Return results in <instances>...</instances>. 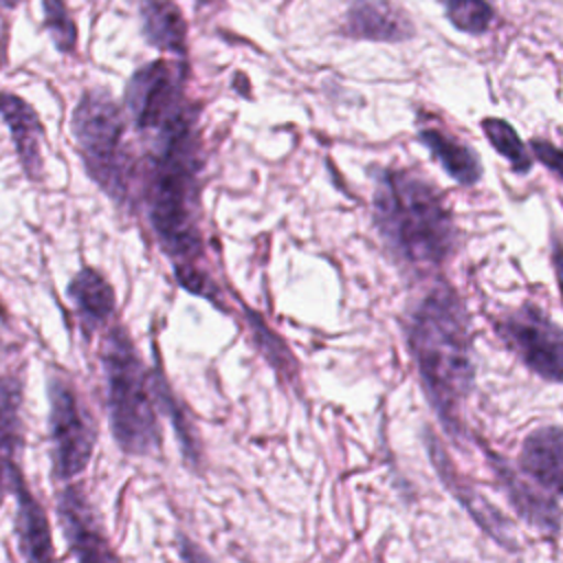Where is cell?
Here are the masks:
<instances>
[{
    "label": "cell",
    "instance_id": "17",
    "mask_svg": "<svg viewBox=\"0 0 563 563\" xmlns=\"http://www.w3.org/2000/svg\"><path fill=\"white\" fill-rule=\"evenodd\" d=\"M139 13L150 46L178 57L187 55V24L174 0H141Z\"/></svg>",
    "mask_w": 563,
    "mask_h": 563
},
{
    "label": "cell",
    "instance_id": "23",
    "mask_svg": "<svg viewBox=\"0 0 563 563\" xmlns=\"http://www.w3.org/2000/svg\"><path fill=\"white\" fill-rule=\"evenodd\" d=\"M530 150L534 154V158L548 169L552 172L559 180H563V147L548 143L545 139H532L530 141Z\"/></svg>",
    "mask_w": 563,
    "mask_h": 563
},
{
    "label": "cell",
    "instance_id": "1",
    "mask_svg": "<svg viewBox=\"0 0 563 563\" xmlns=\"http://www.w3.org/2000/svg\"><path fill=\"white\" fill-rule=\"evenodd\" d=\"M143 156L136 198L158 249L169 260L176 282L191 295L220 303L218 286L207 271L200 229V141L196 112L185 99L172 110L136 125Z\"/></svg>",
    "mask_w": 563,
    "mask_h": 563
},
{
    "label": "cell",
    "instance_id": "6",
    "mask_svg": "<svg viewBox=\"0 0 563 563\" xmlns=\"http://www.w3.org/2000/svg\"><path fill=\"white\" fill-rule=\"evenodd\" d=\"M46 400L51 479L55 484H66L88 468L95 455L99 429L79 387L64 372H48Z\"/></svg>",
    "mask_w": 563,
    "mask_h": 563
},
{
    "label": "cell",
    "instance_id": "2",
    "mask_svg": "<svg viewBox=\"0 0 563 563\" xmlns=\"http://www.w3.org/2000/svg\"><path fill=\"white\" fill-rule=\"evenodd\" d=\"M407 339L435 416L451 433H460L462 407L475 385V363L471 319L449 284L433 286L418 301Z\"/></svg>",
    "mask_w": 563,
    "mask_h": 563
},
{
    "label": "cell",
    "instance_id": "14",
    "mask_svg": "<svg viewBox=\"0 0 563 563\" xmlns=\"http://www.w3.org/2000/svg\"><path fill=\"white\" fill-rule=\"evenodd\" d=\"M343 33L372 42H405L413 37L416 26L391 0H352L343 18Z\"/></svg>",
    "mask_w": 563,
    "mask_h": 563
},
{
    "label": "cell",
    "instance_id": "18",
    "mask_svg": "<svg viewBox=\"0 0 563 563\" xmlns=\"http://www.w3.org/2000/svg\"><path fill=\"white\" fill-rule=\"evenodd\" d=\"M418 141L429 150L433 161L460 185L471 187L479 183L484 169L471 145L460 143L438 128H424L418 132Z\"/></svg>",
    "mask_w": 563,
    "mask_h": 563
},
{
    "label": "cell",
    "instance_id": "7",
    "mask_svg": "<svg viewBox=\"0 0 563 563\" xmlns=\"http://www.w3.org/2000/svg\"><path fill=\"white\" fill-rule=\"evenodd\" d=\"M495 332L532 374L548 383H563V328L537 303L523 301L504 312L495 321Z\"/></svg>",
    "mask_w": 563,
    "mask_h": 563
},
{
    "label": "cell",
    "instance_id": "12",
    "mask_svg": "<svg viewBox=\"0 0 563 563\" xmlns=\"http://www.w3.org/2000/svg\"><path fill=\"white\" fill-rule=\"evenodd\" d=\"M24 374L0 369V506L11 495V477L20 466L18 455L24 440Z\"/></svg>",
    "mask_w": 563,
    "mask_h": 563
},
{
    "label": "cell",
    "instance_id": "21",
    "mask_svg": "<svg viewBox=\"0 0 563 563\" xmlns=\"http://www.w3.org/2000/svg\"><path fill=\"white\" fill-rule=\"evenodd\" d=\"M444 15L453 29L466 35H484L495 20V9L488 0H442Z\"/></svg>",
    "mask_w": 563,
    "mask_h": 563
},
{
    "label": "cell",
    "instance_id": "26",
    "mask_svg": "<svg viewBox=\"0 0 563 563\" xmlns=\"http://www.w3.org/2000/svg\"><path fill=\"white\" fill-rule=\"evenodd\" d=\"M24 0H0V9H15L18 4H22Z\"/></svg>",
    "mask_w": 563,
    "mask_h": 563
},
{
    "label": "cell",
    "instance_id": "4",
    "mask_svg": "<svg viewBox=\"0 0 563 563\" xmlns=\"http://www.w3.org/2000/svg\"><path fill=\"white\" fill-rule=\"evenodd\" d=\"M108 429L121 453L150 457L163 446L154 372L141 358L123 321L106 328L99 347Z\"/></svg>",
    "mask_w": 563,
    "mask_h": 563
},
{
    "label": "cell",
    "instance_id": "9",
    "mask_svg": "<svg viewBox=\"0 0 563 563\" xmlns=\"http://www.w3.org/2000/svg\"><path fill=\"white\" fill-rule=\"evenodd\" d=\"M11 495L15 499V545L24 563H55V545L46 508L31 490L22 468L11 477Z\"/></svg>",
    "mask_w": 563,
    "mask_h": 563
},
{
    "label": "cell",
    "instance_id": "3",
    "mask_svg": "<svg viewBox=\"0 0 563 563\" xmlns=\"http://www.w3.org/2000/svg\"><path fill=\"white\" fill-rule=\"evenodd\" d=\"M374 224L396 260L420 273L442 266L457 231L444 196L424 176L402 167L374 169Z\"/></svg>",
    "mask_w": 563,
    "mask_h": 563
},
{
    "label": "cell",
    "instance_id": "5",
    "mask_svg": "<svg viewBox=\"0 0 563 563\" xmlns=\"http://www.w3.org/2000/svg\"><path fill=\"white\" fill-rule=\"evenodd\" d=\"M70 132L88 178L121 209L136 202L139 165L125 143V119L106 90H86L70 117Z\"/></svg>",
    "mask_w": 563,
    "mask_h": 563
},
{
    "label": "cell",
    "instance_id": "22",
    "mask_svg": "<svg viewBox=\"0 0 563 563\" xmlns=\"http://www.w3.org/2000/svg\"><path fill=\"white\" fill-rule=\"evenodd\" d=\"M44 9V24L46 31L62 53H73L77 46V26L70 18V11L64 0H42Z\"/></svg>",
    "mask_w": 563,
    "mask_h": 563
},
{
    "label": "cell",
    "instance_id": "24",
    "mask_svg": "<svg viewBox=\"0 0 563 563\" xmlns=\"http://www.w3.org/2000/svg\"><path fill=\"white\" fill-rule=\"evenodd\" d=\"M176 548H178V563H220L200 543H196L191 537L183 532H178Z\"/></svg>",
    "mask_w": 563,
    "mask_h": 563
},
{
    "label": "cell",
    "instance_id": "19",
    "mask_svg": "<svg viewBox=\"0 0 563 563\" xmlns=\"http://www.w3.org/2000/svg\"><path fill=\"white\" fill-rule=\"evenodd\" d=\"M152 372H154V391H156L158 409L165 411V416L169 418V422H172V427L176 431V438H178L180 453H183L185 462L191 464V466H198L200 464V440L196 435V429H194L191 420L187 418L183 405L174 396V389L167 383L163 367L158 363H154Z\"/></svg>",
    "mask_w": 563,
    "mask_h": 563
},
{
    "label": "cell",
    "instance_id": "20",
    "mask_svg": "<svg viewBox=\"0 0 563 563\" xmlns=\"http://www.w3.org/2000/svg\"><path fill=\"white\" fill-rule=\"evenodd\" d=\"M479 125H482V132L486 134L488 143L493 145V150L497 154H501L517 174H528L532 169L534 158L530 156V152L523 145L517 130L506 119L486 117V119H482Z\"/></svg>",
    "mask_w": 563,
    "mask_h": 563
},
{
    "label": "cell",
    "instance_id": "11",
    "mask_svg": "<svg viewBox=\"0 0 563 563\" xmlns=\"http://www.w3.org/2000/svg\"><path fill=\"white\" fill-rule=\"evenodd\" d=\"M66 297L73 303V312L79 332L86 343L106 330L117 312V292L108 277L92 266H81L66 286Z\"/></svg>",
    "mask_w": 563,
    "mask_h": 563
},
{
    "label": "cell",
    "instance_id": "16",
    "mask_svg": "<svg viewBox=\"0 0 563 563\" xmlns=\"http://www.w3.org/2000/svg\"><path fill=\"white\" fill-rule=\"evenodd\" d=\"M0 117L4 119L22 172L35 180L44 172L42 141L44 128L37 112L18 95L0 92Z\"/></svg>",
    "mask_w": 563,
    "mask_h": 563
},
{
    "label": "cell",
    "instance_id": "10",
    "mask_svg": "<svg viewBox=\"0 0 563 563\" xmlns=\"http://www.w3.org/2000/svg\"><path fill=\"white\" fill-rule=\"evenodd\" d=\"M427 442V453L440 475V479L444 482V486L453 493V497L466 508V512L473 517V521L488 532L499 545L515 550V541H512V530L510 523L504 519V515L488 504L486 497H482L473 484H466L462 479V475L455 471V464L451 462V457L444 453V446L433 438V435H424Z\"/></svg>",
    "mask_w": 563,
    "mask_h": 563
},
{
    "label": "cell",
    "instance_id": "8",
    "mask_svg": "<svg viewBox=\"0 0 563 563\" xmlns=\"http://www.w3.org/2000/svg\"><path fill=\"white\" fill-rule=\"evenodd\" d=\"M55 515L75 563H121L86 488L66 482L55 493Z\"/></svg>",
    "mask_w": 563,
    "mask_h": 563
},
{
    "label": "cell",
    "instance_id": "15",
    "mask_svg": "<svg viewBox=\"0 0 563 563\" xmlns=\"http://www.w3.org/2000/svg\"><path fill=\"white\" fill-rule=\"evenodd\" d=\"M519 466L543 490L563 497V427L530 431L521 442Z\"/></svg>",
    "mask_w": 563,
    "mask_h": 563
},
{
    "label": "cell",
    "instance_id": "25",
    "mask_svg": "<svg viewBox=\"0 0 563 563\" xmlns=\"http://www.w3.org/2000/svg\"><path fill=\"white\" fill-rule=\"evenodd\" d=\"M552 266H554L559 295H561V301H563V242L561 240H552Z\"/></svg>",
    "mask_w": 563,
    "mask_h": 563
},
{
    "label": "cell",
    "instance_id": "13",
    "mask_svg": "<svg viewBox=\"0 0 563 563\" xmlns=\"http://www.w3.org/2000/svg\"><path fill=\"white\" fill-rule=\"evenodd\" d=\"M486 457L490 462V468L495 471L497 479L501 482V488L510 501V506L517 510V515L530 523L532 528L556 534L561 528V510L552 497H548L543 490L537 488V484L526 482L519 473H515L508 462L499 455H495L490 449H486Z\"/></svg>",
    "mask_w": 563,
    "mask_h": 563
}]
</instances>
